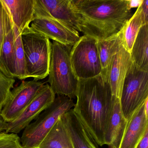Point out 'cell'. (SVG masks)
I'll use <instances>...</instances> for the list:
<instances>
[{
    "label": "cell",
    "mask_w": 148,
    "mask_h": 148,
    "mask_svg": "<svg viewBox=\"0 0 148 148\" xmlns=\"http://www.w3.org/2000/svg\"><path fill=\"white\" fill-rule=\"evenodd\" d=\"M73 109L90 136L100 146L104 136L116 98L102 74L87 79H79Z\"/></svg>",
    "instance_id": "6da1fadb"
},
{
    "label": "cell",
    "mask_w": 148,
    "mask_h": 148,
    "mask_svg": "<svg viewBox=\"0 0 148 148\" xmlns=\"http://www.w3.org/2000/svg\"><path fill=\"white\" fill-rule=\"evenodd\" d=\"M84 35L103 40L116 35L132 16L128 0H71Z\"/></svg>",
    "instance_id": "7a4b0ae2"
},
{
    "label": "cell",
    "mask_w": 148,
    "mask_h": 148,
    "mask_svg": "<svg viewBox=\"0 0 148 148\" xmlns=\"http://www.w3.org/2000/svg\"><path fill=\"white\" fill-rule=\"evenodd\" d=\"M70 49L56 41L51 43L47 82L55 95L76 97L78 79L73 72Z\"/></svg>",
    "instance_id": "3957f363"
},
{
    "label": "cell",
    "mask_w": 148,
    "mask_h": 148,
    "mask_svg": "<svg viewBox=\"0 0 148 148\" xmlns=\"http://www.w3.org/2000/svg\"><path fill=\"white\" fill-rule=\"evenodd\" d=\"M21 37L27 78L38 80L45 78L49 73L51 42L30 27L24 31Z\"/></svg>",
    "instance_id": "277c9868"
},
{
    "label": "cell",
    "mask_w": 148,
    "mask_h": 148,
    "mask_svg": "<svg viewBox=\"0 0 148 148\" xmlns=\"http://www.w3.org/2000/svg\"><path fill=\"white\" fill-rule=\"evenodd\" d=\"M73 100L58 95L52 103L25 129L20 138L24 148H38L60 117L74 107Z\"/></svg>",
    "instance_id": "5b68a950"
},
{
    "label": "cell",
    "mask_w": 148,
    "mask_h": 148,
    "mask_svg": "<svg viewBox=\"0 0 148 148\" xmlns=\"http://www.w3.org/2000/svg\"><path fill=\"white\" fill-rule=\"evenodd\" d=\"M73 72L78 79L92 78L101 74L98 40L87 35L80 37L70 51Z\"/></svg>",
    "instance_id": "8992f818"
},
{
    "label": "cell",
    "mask_w": 148,
    "mask_h": 148,
    "mask_svg": "<svg viewBox=\"0 0 148 148\" xmlns=\"http://www.w3.org/2000/svg\"><path fill=\"white\" fill-rule=\"evenodd\" d=\"M148 99V71L133 63L124 81L119 101L121 110L128 121L137 109Z\"/></svg>",
    "instance_id": "52a82bcc"
},
{
    "label": "cell",
    "mask_w": 148,
    "mask_h": 148,
    "mask_svg": "<svg viewBox=\"0 0 148 148\" xmlns=\"http://www.w3.org/2000/svg\"><path fill=\"white\" fill-rule=\"evenodd\" d=\"M45 84L39 80H22L18 86L11 90L0 113L8 122L17 118Z\"/></svg>",
    "instance_id": "ba28073f"
},
{
    "label": "cell",
    "mask_w": 148,
    "mask_h": 148,
    "mask_svg": "<svg viewBox=\"0 0 148 148\" xmlns=\"http://www.w3.org/2000/svg\"><path fill=\"white\" fill-rule=\"evenodd\" d=\"M34 10V19L38 18H53L81 32L80 21L71 0H35Z\"/></svg>",
    "instance_id": "9c48e42d"
},
{
    "label": "cell",
    "mask_w": 148,
    "mask_h": 148,
    "mask_svg": "<svg viewBox=\"0 0 148 148\" xmlns=\"http://www.w3.org/2000/svg\"><path fill=\"white\" fill-rule=\"evenodd\" d=\"M55 97L56 95L50 85L44 84L21 115L8 123L5 132L16 134L20 132L49 107Z\"/></svg>",
    "instance_id": "30bf717a"
},
{
    "label": "cell",
    "mask_w": 148,
    "mask_h": 148,
    "mask_svg": "<svg viewBox=\"0 0 148 148\" xmlns=\"http://www.w3.org/2000/svg\"><path fill=\"white\" fill-rule=\"evenodd\" d=\"M30 28L69 49L80 37L77 30L51 18H36L31 23Z\"/></svg>",
    "instance_id": "8fae6325"
},
{
    "label": "cell",
    "mask_w": 148,
    "mask_h": 148,
    "mask_svg": "<svg viewBox=\"0 0 148 148\" xmlns=\"http://www.w3.org/2000/svg\"><path fill=\"white\" fill-rule=\"evenodd\" d=\"M132 63L130 53L122 45L112 58L105 75H103L110 86L112 95L116 98H120L125 76Z\"/></svg>",
    "instance_id": "7c38bea8"
},
{
    "label": "cell",
    "mask_w": 148,
    "mask_h": 148,
    "mask_svg": "<svg viewBox=\"0 0 148 148\" xmlns=\"http://www.w3.org/2000/svg\"><path fill=\"white\" fill-rule=\"evenodd\" d=\"M19 34L30 28L35 18V0H1Z\"/></svg>",
    "instance_id": "4fadbf2b"
},
{
    "label": "cell",
    "mask_w": 148,
    "mask_h": 148,
    "mask_svg": "<svg viewBox=\"0 0 148 148\" xmlns=\"http://www.w3.org/2000/svg\"><path fill=\"white\" fill-rule=\"evenodd\" d=\"M142 104L127 121L126 129L119 148H135L148 129V116Z\"/></svg>",
    "instance_id": "5bb4252c"
},
{
    "label": "cell",
    "mask_w": 148,
    "mask_h": 148,
    "mask_svg": "<svg viewBox=\"0 0 148 148\" xmlns=\"http://www.w3.org/2000/svg\"><path fill=\"white\" fill-rule=\"evenodd\" d=\"M127 124V120L121 110L119 99L116 98L105 133V145L110 148H119Z\"/></svg>",
    "instance_id": "9a60e30c"
},
{
    "label": "cell",
    "mask_w": 148,
    "mask_h": 148,
    "mask_svg": "<svg viewBox=\"0 0 148 148\" xmlns=\"http://www.w3.org/2000/svg\"><path fill=\"white\" fill-rule=\"evenodd\" d=\"M61 119L67 129L74 148H97L85 128L73 109L63 114Z\"/></svg>",
    "instance_id": "2e32d148"
},
{
    "label": "cell",
    "mask_w": 148,
    "mask_h": 148,
    "mask_svg": "<svg viewBox=\"0 0 148 148\" xmlns=\"http://www.w3.org/2000/svg\"><path fill=\"white\" fill-rule=\"evenodd\" d=\"M61 116L38 148H74L71 137Z\"/></svg>",
    "instance_id": "e0dca14e"
},
{
    "label": "cell",
    "mask_w": 148,
    "mask_h": 148,
    "mask_svg": "<svg viewBox=\"0 0 148 148\" xmlns=\"http://www.w3.org/2000/svg\"><path fill=\"white\" fill-rule=\"evenodd\" d=\"M130 53L133 64L148 71V24L139 29Z\"/></svg>",
    "instance_id": "ac0fdd59"
},
{
    "label": "cell",
    "mask_w": 148,
    "mask_h": 148,
    "mask_svg": "<svg viewBox=\"0 0 148 148\" xmlns=\"http://www.w3.org/2000/svg\"><path fill=\"white\" fill-rule=\"evenodd\" d=\"M141 5L120 31L122 45L130 53L139 29L144 25L148 24L143 15Z\"/></svg>",
    "instance_id": "d6986e66"
},
{
    "label": "cell",
    "mask_w": 148,
    "mask_h": 148,
    "mask_svg": "<svg viewBox=\"0 0 148 148\" xmlns=\"http://www.w3.org/2000/svg\"><path fill=\"white\" fill-rule=\"evenodd\" d=\"M122 45L120 32L108 38L98 40V48L102 68L101 74L103 76L106 73L112 58L117 52Z\"/></svg>",
    "instance_id": "ffe728a7"
},
{
    "label": "cell",
    "mask_w": 148,
    "mask_h": 148,
    "mask_svg": "<svg viewBox=\"0 0 148 148\" xmlns=\"http://www.w3.org/2000/svg\"><path fill=\"white\" fill-rule=\"evenodd\" d=\"M15 37L12 26L7 34L2 49L3 64L10 77L14 78Z\"/></svg>",
    "instance_id": "44dd1931"
},
{
    "label": "cell",
    "mask_w": 148,
    "mask_h": 148,
    "mask_svg": "<svg viewBox=\"0 0 148 148\" xmlns=\"http://www.w3.org/2000/svg\"><path fill=\"white\" fill-rule=\"evenodd\" d=\"M14 32L15 37L14 77L23 80L28 78L27 74L25 58L22 46L21 35L15 31H14Z\"/></svg>",
    "instance_id": "7402d4cb"
},
{
    "label": "cell",
    "mask_w": 148,
    "mask_h": 148,
    "mask_svg": "<svg viewBox=\"0 0 148 148\" xmlns=\"http://www.w3.org/2000/svg\"><path fill=\"white\" fill-rule=\"evenodd\" d=\"M12 26V24L8 12L1 0H0V71L9 77L10 76L2 61V49L7 34Z\"/></svg>",
    "instance_id": "603a6c76"
},
{
    "label": "cell",
    "mask_w": 148,
    "mask_h": 148,
    "mask_svg": "<svg viewBox=\"0 0 148 148\" xmlns=\"http://www.w3.org/2000/svg\"><path fill=\"white\" fill-rule=\"evenodd\" d=\"M15 80L9 77L0 71V112L14 87Z\"/></svg>",
    "instance_id": "cb8c5ba5"
},
{
    "label": "cell",
    "mask_w": 148,
    "mask_h": 148,
    "mask_svg": "<svg viewBox=\"0 0 148 148\" xmlns=\"http://www.w3.org/2000/svg\"><path fill=\"white\" fill-rule=\"evenodd\" d=\"M0 148H24L17 134L4 132L0 134Z\"/></svg>",
    "instance_id": "d4e9b609"
},
{
    "label": "cell",
    "mask_w": 148,
    "mask_h": 148,
    "mask_svg": "<svg viewBox=\"0 0 148 148\" xmlns=\"http://www.w3.org/2000/svg\"><path fill=\"white\" fill-rule=\"evenodd\" d=\"M135 148H148V129L146 130Z\"/></svg>",
    "instance_id": "484cf974"
},
{
    "label": "cell",
    "mask_w": 148,
    "mask_h": 148,
    "mask_svg": "<svg viewBox=\"0 0 148 148\" xmlns=\"http://www.w3.org/2000/svg\"><path fill=\"white\" fill-rule=\"evenodd\" d=\"M142 13L145 22L148 24V0H143L141 5Z\"/></svg>",
    "instance_id": "4316f807"
},
{
    "label": "cell",
    "mask_w": 148,
    "mask_h": 148,
    "mask_svg": "<svg viewBox=\"0 0 148 148\" xmlns=\"http://www.w3.org/2000/svg\"><path fill=\"white\" fill-rule=\"evenodd\" d=\"M143 0H128V5L129 8H138L140 5Z\"/></svg>",
    "instance_id": "83f0119b"
},
{
    "label": "cell",
    "mask_w": 148,
    "mask_h": 148,
    "mask_svg": "<svg viewBox=\"0 0 148 148\" xmlns=\"http://www.w3.org/2000/svg\"><path fill=\"white\" fill-rule=\"evenodd\" d=\"M8 123L4 119L2 115L0 113V134L5 131L7 128Z\"/></svg>",
    "instance_id": "f1b7e54d"
}]
</instances>
